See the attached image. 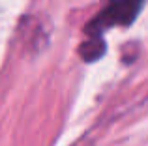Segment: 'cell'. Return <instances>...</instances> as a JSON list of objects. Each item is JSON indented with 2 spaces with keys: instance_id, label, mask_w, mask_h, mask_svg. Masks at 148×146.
<instances>
[{
  "instance_id": "cell-1",
  "label": "cell",
  "mask_w": 148,
  "mask_h": 146,
  "mask_svg": "<svg viewBox=\"0 0 148 146\" xmlns=\"http://www.w3.org/2000/svg\"><path fill=\"white\" fill-rule=\"evenodd\" d=\"M146 0H109L105 8L88 23L86 34L92 40H101V34L112 26H127L137 19Z\"/></svg>"
}]
</instances>
